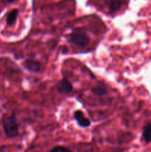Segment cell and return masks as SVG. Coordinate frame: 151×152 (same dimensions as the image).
I'll list each match as a JSON object with an SVG mask.
<instances>
[{"mask_svg":"<svg viewBox=\"0 0 151 152\" xmlns=\"http://www.w3.org/2000/svg\"><path fill=\"white\" fill-rule=\"evenodd\" d=\"M2 126L4 132L7 137H16L19 134V126L16 118L13 116H7L2 120Z\"/></svg>","mask_w":151,"mask_h":152,"instance_id":"6da1fadb","label":"cell"},{"mask_svg":"<svg viewBox=\"0 0 151 152\" xmlns=\"http://www.w3.org/2000/svg\"><path fill=\"white\" fill-rule=\"evenodd\" d=\"M70 40L76 46L85 47L90 42V37L84 31L77 30V31L72 33L70 36Z\"/></svg>","mask_w":151,"mask_h":152,"instance_id":"7a4b0ae2","label":"cell"},{"mask_svg":"<svg viewBox=\"0 0 151 152\" xmlns=\"http://www.w3.org/2000/svg\"><path fill=\"white\" fill-rule=\"evenodd\" d=\"M56 88L59 93L68 94L72 91L73 86L68 80H67L66 79H62V80L58 82L57 85H56Z\"/></svg>","mask_w":151,"mask_h":152,"instance_id":"3957f363","label":"cell"},{"mask_svg":"<svg viewBox=\"0 0 151 152\" xmlns=\"http://www.w3.org/2000/svg\"><path fill=\"white\" fill-rule=\"evenodd\" d=\"M74 117L77 123H78L81 127H88L90 125V121L88 118H86L85 116L84 115L82 111H76L74 113Z\"/></svg>","mask_w":151,"mask_h":152,"instance_id":"277c9868","label":"cell"},{"mask_svg":"<svg viewBox=\"0 0 151 152\" xmlns=\"http://www.w3.org/2000/svg\"><path fill=\"white\" fill-rule=\"evenodd\" d=\"M24 65H25V68L30 72L38 73L41 70V64L38 61L33 60V59L26 60Z\"/></svg>","mask_w":151,"mask_h":152,"instance_id":"5b68a950","label":"cell"},{"mask_svg":"<svg viewBox=\"0 0 151 152\" xmlns=\"http://www.w3.org/2000/svg\"><path fill=\"white\" fill-rule=\"evenodd\" d=\"M121 6V0H108L107 1V7L112 13L118 11Z\"/></svg>","mask_w":151,"mask_h":152,"instance_id":"8992f818","label":"cell"},{"mask_svg":"<svg viewBox=\"0 0 151 152\" xmlns=\"http://www.w3.org/2000/svg\"><path fill=\"white\" fill-rule=\"evenodd\" d=\"M143 138L144 141L147 143L151 142V124L148 123L144 127L143 129Z\"/></svg>","mask_w":151,"mask_h":152,"instance_id":"52a82bcc","label":"cell"},{"mask_svg":"<svg viewBox=\"0 0 151 152\" xmlns=\"http://www.w3.org/2000/svg\"><path fill=\"white\" fill-rule=\"evenodd\" d=\"M18 15V10L14 9V10H12L8 15H7V24L8 25H12L14 24L15 21H16V17H17Z\"/></svg>","mask_w":151,"mask_h":152,"instance_id":"ba28073f","label":"cell"},{"mask_svg":"<svg viewBox=\"0 0 151 152\" xmlns=\"http://www.w3.org/2000/svg\"><path fill=\"white\" fill-rule=\"evenodd\" d=\"M50 152H72L70 150H69L68 148H65V147L62 146H57L55 147L54 148L51 150Z\"/></svg>","mask_w":151,"mask_h":152,"instance_id":"9c48e42d","label":"cell"},{"mask_svg":"<svg viewBox=\"0 0 151 152\" xmlns=\"http://www.w3.org/2000/svg\"><path fill=\"white\" fill-rule=\"evenodd\" d=\"M93 91L94 92L95 94H99V95H103L106 93V91H105V89H104L103 88H101V87L95 88L93 90Z\"/></svg>","mask_w":151,"mask_h":152,"instance_id":"30bf717a","label":"cell"},{"mask_svg":"<svg viewBox=\"0 0 151 152\" xmlns=\"http://www.w3.org/2000/svg\"><path fill=\"white\" fill-rule=\"evenodd\" d=\"M7 1H8V2H13V1H16V0H6Z\"/></svg>","mask_w":151,"mask_h":152,"instance_id":"8fae6325","label":"cell"}]
</instances>
